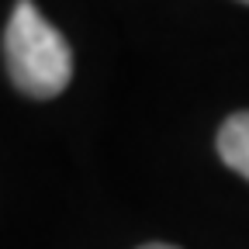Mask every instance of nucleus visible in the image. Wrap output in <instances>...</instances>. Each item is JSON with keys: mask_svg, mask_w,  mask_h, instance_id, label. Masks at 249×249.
<instances>
[{"mask_svg": "<svg viewBox=\"0 0 249 249\" xmlns=\"http://www.w3.org/2000/svg\"><path fill=\"white\" fill-rule=\"evenodd\" d=\"M139 249H177V246H166V242H145V246H139Z\"/></svg>", "mask_w": 249, "mask_h": 249, "instance_id": "nucleus-3", "label": "nucleus"}, {"mask_svg": "<svg viewBox=\"0 0 249 249\" xmlns=\"http://www.w3.org/2000/svg\"><path fill=\"white\" fill-rule=\"evenodd\" d=\"M242 4H249V0H242Z\"/></svg>", "mask_w": 249, "mask_h": 249, "instance_id": "nucleus-4", "label": "nucleus"}, {"mask_svg": "<svg viewBox=\"0 0 249 249\" xmlns=\"http://www.w3.org/2000/svg\"><path fill=\"white\" fill-rule=\"evenodd\" d=\"M4 55L11 83L38 101H52L73 80V49L62 31L45 21V14L31 4L18 0L7 28H4Z\"/></svg>", "mask_w": 249, "mask_h": 249, "instance_id": "nucleus-1", "label": "nucleus"}, {"mask_svg": "<svg viewBox=\"0 0 249 249\" xmlns=\"http://www.w3.org/2000/svg\"><path fill=\"white\" fill-rule=\"evenodd\" d=\"M218 156L229 170L249 180V111L225 118V124L218 128Z\"/></svg>", "mask_w": 249, "mask_h": 249, "instance_id": "nucleus-2", "label": "nucleus"}]
</instances>
